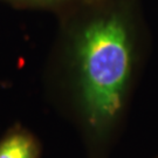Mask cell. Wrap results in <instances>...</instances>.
Returning a JSON list of instances; mask_svg holds the SVG:
<instances>
[{
  "mask_svg": "<svg viewBox=\"0 0 158 158\" xmlns=\"http://www.w3.org/2000/svg\"><path fill=\"white\" fill-rule=\"evenodd\" d=\"M62 56L85 127L108 134L123 113L138 61L132 0H77L62 8Z\"/></svg>",
  "mask_w": 158,
  "mask_h": 158,
  "instance_id": "cell-1",
  "label": "cell"
},
{
  "mask_svg": "<svg viewBox=\"0 0 158 158\" xmlns=\"http://www.w3.org/2000/svg\"><path fill=\"white\" fill-rule=\"evenodd\" d=\"M36 138L23 128L11 129L0 139V158H39Z\"/></svg>",
  "mask_w": 158,
  "mask_h": 158,
  "instance_id": "cell-2",
  "label": "cell"
},
{
  "mask_svg": "<svg viewBox=\"0 0 158 158\" xmlns=\"http://www.w3.org/2000/svg\"><path fill=\"white\" fill-rule=\"evenodd\" d=\"M17 7L26 8H53L62 10L77 0H2Z\"/></svg>",
  "mask_w": 158,
  "mask_h": 158,
  "instance_id": "cell-3",
  "label": "cell"
}]
</instances>
